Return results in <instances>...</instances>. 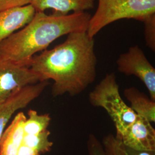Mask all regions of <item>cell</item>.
Wrapping results in <instances>:
<instances>
[{
	"label": "cell",
	"instance_id": "cell-19",
	"mask_svg": "<svg viewBox=\"0 0 155 155\" xmlns=\"http://www.w3.org/2000/svg\"><path fill=\"white\" fill-rule=\"evenodd\" d=\"M41 154L36 150L27 147L24 144L20 147L17 155H40Z\"/></svg>",
	"mask_w": 155,
	"mask_h": 155
},
{
	"label": "cell",
	"instance_id": "cell-6",
	"mask_svg": "<svg viewBox=\"0 0 155 155\" xmlns=\"http://www.w3.org/2000/svg\"><path fill=\"white\" fill-rule=\"evenodd\" d=\"M39 82V77L29 66L0 56V104L17 90Z\"/></svg>",
	"mask_w": 155,
	"mask_h": 155
},
{
	"label": "cell",
	"instance_id": "cell-2",
	"mask_svg": "<svg viewBox=\"0 0 155 155\" xmlns=\"http://www.w3.org/2000/svg\"><path fill=\"white\" fill-rule=\"evenodd\" d=\"M90 18L86 12L67 15H48L45 12H36L30 22L0 43V56L29 66L33 56L46 50L59 38L87 31Z\"/></svg>",
	"mask_w": 155,
	"mask_h": 155
},
{
	"label": "cell",
	"instance_id": "cell-8",
	"mask_svg": "<svg viewBox=\"0 0 155 155\" xmlns=\"http://www.w3.org/2000/svg\"><path fill=\"white\" fill-rule=\"evenodd\" d=\"M116 137L125 145L133 150L155 151V129L151 122L138 115L122 134Z\"/></svg>",
	"mask_w": 155,
	"mask_h": 155
},
{
	"label": "cell",
	"instance_id": "cell-1",
	"mask_svg": "<svg viewBox=\"0 0 155 155\" xmlns=\"http://www.w3.org/2000/svg\"><path fill=\"white\" fill-rule=\"evenodd\" d=\"M67 35L62 43L33 56L29 64L40 82L54 81L51 93L54 97L81 94L96 77L94 38L90 37L87 31Z\"/></svg>",
	"mask_w": 155,
	"mask_h": 155
},
{
	"label": "cell",
	"instance_id": "cell-16",
	"mask_svg": "<svg viewBox=\"0 0 155 155\" xmlns=\"http://www.w3.org/2000/svg\"><path fill=\"white\" fill-rule=\"evenodd\" d=\"M144 24L145 39L150 50H155V14L147 17L143 21Z\"/></svg>",
	"mask_w": 155,
	"mask_h": 155
},
{
	"label": "cell",
	"instance_id": "cell-11",
	"mask_svg": "<svg viewBox=\"0 0 155 155\" xmlns=\"http://www.w3.org/2000/svg\"><path fill=\"white\" fill-rule=\"evenodd\" d=\"M95 0H32L36 12L52 9L54 14L67 15L70 12H82L93 9Z\"/></svg>",
	"mask_w": 155,
	"mask_h": 155
},
{
	"label": "cell",
	"instance_id": "cell-10",
	"mask_svg": "<svg viewBox=\"0 0 155 155\" xmlns=\"http://www.w3.org/2000/svg\"><path fill=\"white\" fill-rule=\"evenodd\" d=\"M26 118L23 112L18 113L4 130L0 138V155H17L22 145Z\"/></svg>",
	"mask_w": 155,
	"mask_h": 155
},
{
	"label": "cell",
	"instance_id": "cell-15",
	"mask_svg": "<svg viewBox=\"0 0 155 155\" xmlns=\"http://www.w3.org/2000/svg\"><path fill=\"white\" fill-rule=\"evenodd\" d=\"M50 130L48 129L35 134H24L22 144L36 150L40 154L48 152L51 150L53 143L49 140Z\"/></svg>",
	"mask_w": 155,
	"mask_h": 155
},
{
	"label": "cell",
	"instance_id": "cell-9",
	"mask_svg": "<svg viewBox=\"0 0 155 155\" xmlns=\"http://www.w3.org/2000/svg\"><path fill=\"white\" fill-rule=\"evenodd\" d=\"M35 13L31 4L0 12V43L25 26Z\"/></svg>",
	"mask_w": 155,
	"mask_h": 155
},
{
	"label": "cell",
	"instance_id": "cell-12",
	"mask_svg": "<svg viewBox=\"0 0 155 155\" xmlns=\"http://www.w3.org/2000/svg\"><path fill=\"white\" fill-rule=\"evenodd\" d=\"M124 94L137 115L150 122H155V101L134 87L125 89Z\"/></svg>",
	"mask_w": 155,
	"mask_h": 155
},
{
	"label": "cell",
	"instance_id": "cell-5",
	"mask_svg": "<svg viewBox=\"0 0 155 155\" xmlns=\"http://www.w3.org/2000/svg\"><path fill=\"white\" fill-rule=\"evenodd\" d=\"M118 71L126 75H134L144 83L150 97L155 101V69L138 45L129 48L117 61Z\"/></svg>",
	"mask_w": 155,
	"mask_h": 155
},
{
	"label": "cell",
	"instance_id": "cell-14",
	"mask_svg": "<svg viewBox=\"0 0 155 155\" xmlns=\"http://www.w3.org/2000/svg\"><path fill=\"white\" fill-rule=\"evenodd\" d=\"M27 114L28 118L27 117L24 124V134H38L48 129L51 121L49 114H39L32 109L29 110Z\"/></svg>",
	"mask_w": 155,
	"mask_h": 155
},
{
	"label": "cell",
	"instance_id": "cell-18",
	"mask_svg": "<svg viewBox=\"0 0 155 155\" xmlns=\"http://www.w3.org/2000/svg\"><path fill=\"white\" fill-rule=\"evenodd\" d=\"M32 0H0V12L31 4Z\"/></svg>",
	"mask_w": 155,
	"mask_h": 155
},
{
	"label": "cell",
	"instance_id": "cell-13",
	"mask_svg": "<svg viewBox=\"0 0 155 155\" xmlns=\"http://www.w3.org/2000/svg\"><path fill=\"white\" fill-rule=\"evenodd\" d=\"M102 144L106 155H155V151H140L129 148L113 134L104 136Z\"/></svg>",
	"mask_w": 155,
	"mask_h": 155
},
{
	"label": "cell",
	"instance_id": "cell-4",
	"mask_svg": "<svg viewBox=\"0 0 155 155\" xmlns=\"http://www.w3.org/2000/svg\"><path fill=\"white\" fill-rule=\"evenodd\" d=\"M89 102L94 107L105 110L114 122L118 137L133 123L137 115L123 100L114 72L107 74L90 93Z\"/></svg>",
	"mask_w": 155,
	"mask_h": 155
},
{
	"label": "cell",
	"instance_id": "cell-3",
	"mask_svg": "<svg viewBox=\"0 0 155 155\" xmlns=\"http://www.w3.org/2000/svg\"><path fill=\"white\" fill-rule=\"evenodd\" d=\"M155 14V0H98L97 9L89 20L87 33L91 38L112 22L124 18L143 22Z\"/></svg>",
	"mask_w": 155,
	"mask_h": 155
},
{
	"label": "cell",
	"instance_id": "cell-7",
	"mask_svg": "<svg viewBox=\"0 0 155 155\" xmlns=\"http://www.w3.org/2000/svg\"><path fill=\"white\" fill-rule=\"evenodd\" d=\"M48 84V81H42L26 86L14 92L0 104V138L13 114L26 107L39 97Z\"/></svg>",
	"mask_w": 155,
	"mask_h": 155
},
{
	"label": "cell",
	"instance_id": "cell-17",
	"mask_svg": "<svg viewBox=\"0 0 155 155\" xmlns=\"http://www.w3.org/2000/svg\"><path fill=\"white\" fill-rule=\"evenodd\" d=\"M87 149L88 155H106L102 143L93 133L89 134Z\"/></svg>",
	"mask_w": 155,
	"mask_h": 155
}]
</instances>
